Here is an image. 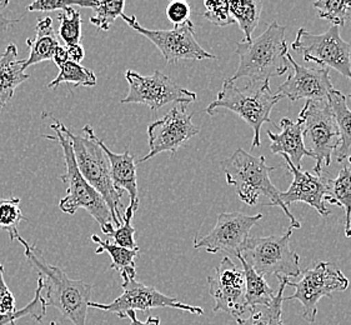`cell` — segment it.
<instances>
[{
	"label": "cell",
	"mask_w": 351,
	"mask_h": 325,
	"mask_svg": "<svg viewBox=\"0 0 351 325\" xmlns=\"http://www.w3.org/2000/svg\"><path fill=\"white\" fill-rule=\"evenodd\" d=\"M16 241L24 247V255L29 265L43 278L47 291V297L44 298L47 306H54L73 325H86L89 303L92 302V284L71 279L63 269L48 264L42 253L21 235L16 237Z\"/></svg>",
	"instance_id": "6da1fadb"
},
{
	"label": "cell",
	"mask_w": 351,
	"mask_h": 325,
	"mask_svg": "<svg viewBox=\"0 0 351 325\" xmlns=\"http://www.w3.org/2000/svg\"><path fill=\"white\" fill-rule=\"evenodd\" d=\"M285 30L287 27L271 21L261 36L250 42L238 43L235 51L240 62L238 71L230 78L232 83L247 78L252 84H267L270 79L284 75L289 71Z\"/></svg>",
	"instance_id": "7a4b0ae2"
},
{
	"label": "cell",
	"mask_w": 351,
	"mask_h": 325,
	"mask_svg": "<svg viewBox=\"0 0 351 325\" xmlns=\"http://www.w3.org/2000/svg\"><path fill=\"white\" fill-rule=\"evenodd\" d=\"M220 165L224 170L226 183L235 188L241 202L253 206L258 203L260 195H264L270 200L265 204L267 206H280L281 210L290 219L293 229L302 228V223L281 203L280 191L270 179V171L278 168L269 167L265 156H254L239 148L230 158L220 162Z\"/></svg>",
	"instance_id": "3957f363"
},
{
	"label": "cell",
	"mask_w": 351,
	"mask_h": 325,
	"mask_svg": "<svg viewBox=\"0 0 351 325\" xmlns=\"http://www.w3.org/2000/svg\"><path fill=\"white\" fill-rule=\"evenodd\" d=\"M53 121L60 132L69 138L80 174L103 197L112 213L115 226H121L123 217L120 213V199L123 197V191H118L114 186L109 159L100 147L98 136L94 133L93 128L85 125L83 128L85 136H82L73 133L60 121Z\"/></svg>",
	"instance_id": "277c9868"
},
{
	"label": "cell",
	"mask_w": 351,
	"mask_h": 325,
	"mask_svg": "<svg viewBox=\"0 0 351 325\" xmlns=\"http://www.w3.org/2000/svg\"><path fill=\"white\" fill-rule=\"evenodd\" d=\"M50 128L56 132V136L44 135V138L56 141L60 144V147L63 149L64 162H65V173L60 179L66 185V194L59 203L60 210L74 215L79 209H85L94 219L98 221L99 226L101 228V232L106 235H109L115 229L114 228L115 223L108 205L98 191H95L80 174L69 138L63 134L54 123L50 125Z\"/></svg>",
	"instance_id": "5b68a950"
},
{
	"label": "cell",
	"mask_w": 351,
	"mask_h": 325,
	"mask_svg": "<svg viewBox=\"0 0 351 325\" xmlns=\"http://www.w3.org/2000/svg\"><path fill=\"white\" fill-rule=\"evenodd\" d=\"M280 99V95L271 93L269 83H249L244 88H238L230 79H225L217 99L211 101L205 112L215 115L220 109H228L238 114L253 129V149L260 148V129L264 123H271L270 113Z\"/></svg>",
	"instance_id": "8992f818"
},
{
	"label": "cell",
	"mask_w": 351,
	"mask_h": 325,
	"mask_svg": "<svg viewBox=\"0 0 351 325\" xmlns=\"http://www.w3.org/2000/svg\"><path fill=\"white\" fill-rule=\"evenodd\" d=\"M293 228L281 235L249 238L240 256L260 274H274L276 278H298L300 276V256L290 248Z\"/></svg>",
	"instance_id": "52a82bcc"
},
{
	"label": "cell",
	"mask_w": 351,
	"mask_h": 325,
	"mask_svg": "<svg viewBox=\"0 0 351 325\" xmlns=\"http://www.w3.org/2000/svg\"><path fill=\"white\" fill-rule=\"evenodd\" d=\"M299 119L302 121L304 144L313 153L316 162L314 170L320 177L323 165H330L331 156L340 145V133L329 101L306 100Z\"/></svg>",
	"instance_id": "ba28073f"
},
{
	"label": "cell",
	"mask_w": 351,
	"mask_h": 325,
	"mask_svg": "<svg viewBox=\"0 0 351 325\" xmlns=\"http://www.w3.org/2000/svg\"><path fill=\"white\" fill-rule=\"evenodd\" d=\"M298 282H288L295 293L284 300H298L302 306V318L310 323L315 322L317 303L324 297L330 298L334 291H345L349 288V279L340 269L330 262H320L315 268L305 269Z\"/></svg>",
	"instance_id": "9c48e42d"
},
{
	"label": "cell",
	"mask_w": 351,
	"mask_h": 325,
	"mask_svg": "<svg viewBox=\"0 0 351 325\" xmlns=\"http://www.w3.org/2000/svg\"><path fill=\"white\" fill-rule=\"evenodd\" d=\"M291 48L302 54L305 62L334 69L351 80V47L340 36V28L332 25L323 34H313L299 29Z\"/></svg>",
	"instance_id": "30bf717a"
},
{
	"label": "cell",
	"mask_w": 351,
	"mask_h": 325,
	"mask_svg": "<svg viewBox=\"0 0 351 325\" xmlns=\"http://www.w3.org/2000/svg\"><path fill=\"white\" fill-rule=\"evenodd\" d=\"M125 79L129 84V94L120 100L121 104H143L150 110H159L170 103L186 106L197 98V93L176 84L162 71H155L152 75L144 77L136 71H127Z\"/></svg>",
	"instance_id": "8fae6325"
},
{
	"label": "cell",
	"mask_w": 351,
	"mask_h": 325,
	"mask_svg": "<svg viewBox=\"0 0 351 325\" xmlns=\"http://www.w3.org/2000/svg\"><path fill=\"white\" fill-rule=\"evenodd\" d=\"M120 16L130 28L153 43L160 50L164 60L168 64L178 63L180 60L218 59V57L200 47L195 38V28L191 21L169 30H152L144 28L134 15L128 16L121 14Z\"/></svg>",
	"instance_id": "7c38bea8"
},
{
	"label": "cell",
	"mask_w": 351,
	"mask_h": 325,
	"mask_svg": "<svg viewBox=\"0 0 351 325\" xmlns=\"http://www.w3.org/2000/svg\"><path fill=\"white\" fill-rule=\"evenodd\" d=\"M123 294L109 304H100L95 302L89 303V308L100 309L117 314L120 319L127 318L128 311H141L148 314L155 308H173L178 311H189L191 314L203 315L204 311L199 306L185 304L176 298L168 297L154 287L139 283L136 279L130 283L121 284Z\"/></svg>",
	"instance_id": "4fadbf2b"
},
{
	"label": "cell",
	"mask_w": 351,
	"mask_h": 325,
	"mask_svg": "<svg viewBox=\"0 0 351 325\" xmlns=\"http://www.w3.org/2000/svg\"><path fill=\"white\" fill-rule=\"evenodd\" d=\"M261 219L263 214L246 215L239 212L220 213L217 226L210 233L203 238L195 237L194 248L205 249L213 254L223 252L238 258L250 238L249 234L252 228Z\"/></svg>",
	"instance_id": "5bb4252c"
},
{
	"label": "cell",
	"mask_w": 351,
	"mask_h": 325,
	"mask_svg": "<svg viewBox=\"0 0 351 325\" xmlns=\"http://www.w3.org/2000/svg\"><path fill=\"white\" fill-rule=\"evenodd\" d=\"M209 293L215 299L213 311H225L234 319L246 315L250 308L246 303L245 273L232 258L225 256L215 268L214 276H208Z\"/></svg>",
	"instance_id": "9a60e30c"
},
{
	"label": "cell",
	"mask_w": 351,
	"mask_h": 325,
	"mask_svg": "<svg viewBox=\"0 0 351 325\" xmlns=\"http://www.w3.org/2000/svg\"><path fill=\"white\" fill-rule=\"evenodd\" d=\"M193 114L186 113V106L173 108L162 119L153 121L148 127L149 153L139 162H148L160 153H171L173 156L200 129L193 123Z\"/></svg>",
	"instance_id": "2e32d148"
},
{
	"label": "cell",
	"mask_w": 351,
	"mask_h": 325,
	"mask_svg": "<svg viewBox=\"0 0 351 325\" xmlns=\"http://www.w3.org/2000/svg\"><path fill=\"white\" fill-rule=\"evenodd\" d=\"M287 60L293 67V75L279 86L278 95L288 98L291 101L306 99L309 101L328 100L334 86L331 83L330 71L325 68H306L295 62V59L287 53Z\"/></svg>",
	"instance_id": "e0dca14e"
},
{
	"label": "cell",
	"mask_w": 351,
	"mask_h": 325,
	"mask_svg": "<svg viewBox=\"0 0 351 325\" xmlns=\"http://www.w3.org/2000/svg\"><path fill=\"white\" fill-rule=\"evenodd\" d=\"M281 156L287 162L289 173L293 176V183L288 191H280L279 198L281 203L289 208V205L293 203L302 202L313 206L324 218L329 217L330 210H328L325 205V202H329L330 199L328 179H324L319 176H311L309 171L296 169L289 160L288 156L282 154Z\"/></svg>",
	"instance_id": "ac0fdd59"
},
{
	"label": "cell",
	"mask_w": 351,
	"mask_h": 325,
	"mask_svg": "<svg viewBox=\"0 0 351 325\" xmlns=\"http://www.w3.org/2000/svg\"><path fill=\"white\" fill-rule=\"evenodd\" d=\"M280 133L275 134L267 130V134L270 139V152L273 154H285L288 156L290 162L296 169L302 170V158L311 156L313 153L306 149L302 139V121H293L284 118L280 121Z\"/></svg>",
	"instance_id": "d6986e66"
},
{
	"label": "cell",
	"mask_w": 351,
	"mask_h": 325,
	"mask_svg": "<svg viewBox=\"0 0 351 325\" xmlns=\"http://www.w3.org/2000/svg\"><path fill=\"white\" fill-rule=\"evenodd\" d=\"M98 143L109 159L114 186L123 193L127 191L129 194V199H130L129 206L133 209L134 212L136 213V210L139 209L136 162L130 153V149L125 148L124 153L117 154V153H112V150L106 147V143L99 138Z\"/></svg>",
	"instance_id": "ffe728a7"
},
{
	"label": "cell",
	"mask_w": 351,
	"mask_h": 325,
	"mask_svg": "<svg viewBox=\"0 0 351 325\" xmlns=\"http://www.w3.org/2000/svg\"><path fill=\"white\" fill-rule=\"evenodd\" d=\"M23 64L24 59H18L16 45L9 44L0 57V110L12 100L16 88L30 78Z\"/></svg>",
	"instance_id": "44dd1931"
},
{
	"label": "cell",
	"mask_w": 351,
	"mask_h": 325,
	"mask_svg": "<svg viewBox=\"0 0 351 325\" xmlns=\"http://www.w3.org/2000/svg\"><path fill=\"white\" fill-rule=\"evenodd\" d=\"M36 36L34 39H27V45L30 48V54L27 59H24L23 68L36 65L47 60H53L56 49L60 47L59 36L56 34L53 21L49 16L39 19L36 27Z\"/></svg>",
	"instance_id": "7402d4cb"
},
{
	"label": "cell",
	"mask_w": 351,
	"mask_h": 325,
	"mask_svg": "<svg viewBox=\"0 0 351 325\" xmlns=\"http://www.w3.org/2000/svg\"><path fill=\"white\" fill-rule=\"evenodd\" d=\"M328 101L337 121V129L340 133V145L337 148V160L344 162L350 156L351 148V110L346 104V97L337 89L331 91Z\"/></svg>",
	"instance_id": "603a6c76"
},
{
	"label": "cell",
	"mask_w": 351,
	"mask_h": 325,
	"mask_svg": "<svg viewBox=\"0 0 351 325\" xmlns=\"http://www.w3.org/2000/svg\"><path fill=\"white\" fill-rule=\"evenodd\" d=\"M92 241L99 245L97 254L108 253L112 259L110 269H115L123 278V284L130 283L136 279V268L135 259L139 254V250H130L127 248H121L115 243L101 241L98 235H92Z\"/></svg>",
	"instance_id": "cb8c5ba5"
},
{
	"label": "cell",
	"mask_w": 351,
	"mask_h": 325,
	"mask_svg": "<svg viewBox=\"0 0 351 325\" xmlns=\"http://www.w3.org/2000/svg\"><path fill=\"white\" fill-rule=\"evenodd\" d=\"M279 280V290L275 294L274 299L267 306H255L237 320L238 325H284L282 324V303H284V290L288 287V278H276Z\"/></svg>",
	"instance_id": "d4e9b609"
},
{
	"label": "cell",
	"mask_w": 351,
	"mask_h": 325,
	"mask_svg": "<svg viewBox=\"0 0 351 325\" xmlns=\"http://www.w3.org/2000/svg\"><path fill=\"white\" fill-rule=\"evenodd\" d=\"M241 267L245 273L246 303L250 309L255 306H267L274 299L275 294L270 285L267 283L265 276H260L247 263L238 256Z\"/></svg>",
	"instance_id": "484cf974"
},
{
	"label": "cell",
	"mask_w": 351,
	"mask_h": 325,
	"mask_svg": "<svg viewBox=\"0 0 351 325\" xmlns=\"http://www.w3.org/2000/svg\"><path fill=\"white\" fill-rule=\"evenodd\" d=\"M330 199L328 203L343 206L345 210V235L351 237V170L343 167L335 179H328Z\"/></svg>",
	"instance_id": "4316f807"
},
{
	"label": "cell",
	"mask_w": 351,
	"mask_h": 325,
	"mask_svg": "<svg viewBox=\"0 0 351 325\" xmlns=\"http://www.w3.org/2000/svg\"><path fill=\"white\" fill-rule=\"evenodd\" d=\"M229 9L232 19L239 24L240 29L244 33V42H250L253 39L254 30L259 24L263 3L256 0L229 1Z\"/></svg>",
	"instance_id": "83f0119b"
},
{
	"label": "cell",
	"mask_w": 351,
	"mask_h": 325,
	"mask_svg": "<svg viewBox=\"0 0 351 325\" xmlns=\"http://www.w3.org/2000/svg\"><path fill=\"white\" fill-rule=\"evenodd\" d=\"M59 74L51 83L48 84V88H56L58 85L74 84L75 86H94L97 85V75L93 71L85 68L80 64L74 62H65V63L58 65Z\"/></svg>",
	"instance_id": "f1b7e54d"
},
{
	"label": "cell",
	"mask_w": 351,
	"mask_h": 325,
	"mask_svg": "<svg viewBox=\"0 0 351 325\" xmlns=\"http://www.w3.org/2000/svg\"><path fill=\"white\" fill-rule=\"evenodd\" d=\"M38 284H36V296L33 300L29 303L27 306L21 308L19 311L15 309L13 313L9 314H0V325H10L15 323L16 319L23 318V317H30L34 319L38 323L42 322V319L47 314V302L42 296V291L44 290V282L42 276H38Z\"/></svg>",
	"instance_id": "f546056e"
},
{
	"label": "cell",
	"mask_w": 351,
	"mask_h": 325,
	"mask_svg": "<svg viewBox=\"0 0 351 325\" xmlns=\"http://www.w3.org/2000/svg\"><path fill=\"white\" fill-rule=\"evenodd\" d=\"M124 8H125L124 0H109V1L92 0L90 9H93L97 15L90 18V24L99 30L108 32L112 28L117 18L124 14Z\"/></svg>",
	"instance_id": "4dcf8cb0"
},
{
	"label": "cell",
	"mask_w": 351,
	"mask_h": 325,
	"mask_svg": "<svg viewBox=\"0 0 351 325\" xmlns=\"http://www.w3.org/2000/svg\"><path fill=\"white\" fill-rule=\"evenodd\" d=\"M21 220H25L21 210V199L0 198V228L7 230L10 241H16L18 228Z\"/></svg>",
	"instance_id": "1f68e13d"
},
{
	"label": "cell",
	"mask_w": 351,
	"mask_h": 325,
	"mask_svg": "<svg viewBox=\"0 0 351 325\" xmlns=\"http://www.w3.org/2000/svg\"><path fill=\"white\" fill-rule=\"evenodd\" d=\"M313 5L317 9L320 19H326L339 28L344 27L351 13V1L345 0H317Z\"/></svg>",
	"instance_id": "d6a6232c"
},
{
	"label": "cell",
	"mask_w": 351,
	"mask_h": 325,
	"mask_svg": "<svg viewBox=\"0 0 351 325\" xmlns=\"http://www.w3.org/2000/svg\"><path fill=\"white\" fill-rule=\"evenodd\" d=\"M59 36L68 45H77L82 40V15L80 12L74 7L65 9L62 14H59Z\"/></svg>",
	"instance_id": "836d02e7"
},
{
	"label": "cell",
	"mask_w": 351,
	"mask_h": 325,
	"mask_svg": "<svg viewBox=\"0 0 351 325\" xmlns=\"http://www.w3.org/2000/svg\"><path fill=\"white\" fill-rule=\"evenodd\" d=\"M134 214H135V212L128 205L125 213H124V219H123L121 226H117L108 237H112V239L115 241V244L119 245V247L127 248L130 250H139V247L135 241L136 229L132 226Z\"/></svg>",
	"instance_id": "e575fe53"
},
{
	"label": "cell",
	"mask_w": 351,
	"mask_h": 325,
	"mask_svg": "<svg viewBox=\"0 0 351 325\" xmlns=\"http://www.w3.org/2000/svg\"><path fill=\"white\" fill-rule=\"evenodd\" d=\"M205 13L203 16L205 19L215 24L217 27H228L235 24V21L232 19L229 9V1H205Z\"/></svg>",
	"instance_id": "d590c367"
},
{
	"label": "cell",
	"mask_w": 351,
	"mask_h": 325,
	"mask_svg": "<svg viewBox=\"0 0 351 325\" xmlns=\"http://www.w3.org/2000/svg\"><path fill=\"white\" fill-rule=\"evenodd\" d=\"M69 7H92V1H77V0H36L27 7V12H54L65 10Z\"/></svg>",
	"instance_id": "8d00e7d4"
},
{
	"label": "cell",
	"mask_w": 351,
	"mask_h": 325,
	"mask_svg": "<svg viewBox=\"0 0 351 325\" xmlns=\"http://www.w3.org/2000/svg\"><path fill=\"white\" fill-rule=\"evenodd\" d=\"M167 16L169 21H171L174 25H182L184 23L190 21V14H191V7L189 3L186 1H171L167 7Z\"/></svg>",
	"instance_id": "74e56055"
},
{
	"label": "cell",
	"mask_w": 351,
	"mask_h": 325,
	"mask_svg": "<svg viewBox=\"0 0 351 325\" xmlns=\"http://www.w3.org/2000/svg\"><path fill=\"white\" fill-rule=\"evenodd\" d=\"M4 272V265L0 264V314H9L15 311V298L5 283Z\"/></svg>",
	"instance_id": "f35d334b"
},
{
	"label": "cell",
	"mask_w": 351,
	"mask_h": 325,
	"mask_svg": "<svg viewBox=\"0 0 351 325\" xmlns=\"http://www.w3.org/2000/svg\"><path fill=\"white\" fill-rule=\"evenodd\" d=\"M8 5H9L8 0H0V33L5 32L7 29L13 27L18 21H21L23 19V16H21L19 19H9V18H7L5 14H4V10L7 9Z\"/></svg>",
	"instance_id": "ab89813d"
},
{
	"label": "cell",
	"mask_w": 351,
	"mask_h": 325,
	"mask_svg": "<svg viewBox=\"0 0 351 325\" xmlns=\"http://www.w3.org/2000/svg\"><path fill=\"white\" fill-rule=\"evenodd\" d=\"M65 48H66L68 57H69V60H71V62L80 64L83 60H84L85 50L82 44H77V45H68V47H65Z\"/></svg>",
	"instance_id": "60d3db41"
},
{
	"label": "cell",
	"mask_w": 351,
	"mask_h": 325,
	"mask_svg": "<svg viewBox=\"0 0 351 325\" xmlns=\"http://www.w3.org/2000/svg\"><path fill=\"white\" fill-rule=\"evenodd\" d=\"M128 318L130 319V325H160V318L159 317H148L145 322H141L136 318L135 311H128Z\"/></svg>",
	"instance_id": "b9f144b4"
},
{
	"label": "cell",
	"mask_w": 351,
	"mask_h": 325,
	"mask_svg": "<svg viewBox=\"0 0 351 325\" xmlns=\"http://www.w3.org/2000/svg\"><path fill=\"white\" fill-rule=\"evenodd\" d=\"M68 60H69V57H68L66 48L60 45V47L56 49V54H54V57H53V62H54V64L58 67V65L65 63V62H68Z\"/></svg>",
	"instance_id": "7bdbcfd3"
},
{
	"label": "cell",
	"mask_w": 351,
	"mask_h": 325,
	"mask_svg": "<svg viewBox=\"0 0 351 325\" xmlns=\"http://www.w3.org/2000/svg\"><path fill=\"white\" fill-rule=\"evenodd\" d=\"M348 162H349V167H348V168L351 170V154L349 156V158H348Z\"/></svg>",
	"instance_id": "ee69618b"
},
{
	"label": "cell",
	"mask_w": 351,
	"mask_h": 325,
	"mask_svg": "<svg viewBox=\"0 0 351 325\" xmlns=\"http://www.w3.org/2000/svg\"><path fill=\"white\" fill-rule=\"evenodd\" d=\"M50 325H59V324H58V323H56V320H53V322H51V323H50Z\"/></svg>",
	"instance_id": "f6af8a7d"
},
{
	"label": "cell",
	"mask_w": 351,
	"mask_h": 325,
	"mask_svg": "<svg viewBox=\"0 0 351 325\" xmlns=\"http://www.w3.org/2000/svg\"><path fill=\"white\" fill-rule=\"evenodd\" d=\"M348 99L350 100L351 101V93L349 94V97H348Z\"/></svg>",
	"instance_id": "bcb514c9"
},
{
	"label": "cell",
	"mask_w": 351,
	"mask_h": 325,
	"mask_svg": "<svg viewBox=\"0 0 351 325\" xmlns=\"http://www.w3.org/2000/svg\"><path fill=\"white\" fill-rule=\"evenodd\" d=\"M10 325H15V323H13V324H10Z\"/></svg>",
	"instance_id": "7dc6e473"
}]
</instances>
